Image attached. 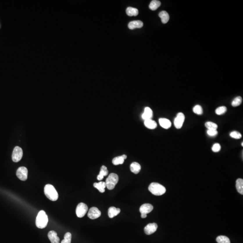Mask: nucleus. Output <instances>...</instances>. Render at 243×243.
<instances>
[{
    "label": "nucleus",
    "mask_w": 243,
    "mask_h": 243,
    "mask_svg": "<svg viewBox=\"0 0 243 243\" xmlns=\"http://www.w3.org/2000/svg\"><path fill=\"white\" fill-rule=\"evenodd\" d=\"M48 218L47 215L43 210L38 212L36 220V226L40 229H43L47 226Z\"/></svg>",
    "instance_id": "obj_1"
},
{
    "label": "nucleus",
    "mask_w": 243,
    "mask_h": 243,
    "mask_svg": "<svg viewBox=\"0 0 243 243\" xmlns=\"http://www.w3.org/2000/svg\"><path fill=\"white\" fill-rule=\"evenodd\" d=\"M44 193L48 199L52 201H55L58 199V194L54 186L51 184H47L44 187Z\"/></svg>",
    "instance_id": "obj_2"
},
{
    "label": "nucleus",
    "mask_w": 243,
    "mask_h": 243,
    "mask_svg": "<svg viewBox=\"0 0 243 243\" xmlns=\"http://www.w3.org/2000/svg\"><path fill=\"white\" fill-rule=\"evenodd\" d=\"M149 190L153 195L160 196L164 194L166 191L165 187L156 182H153L149 185Z\"/></svg>",
    "instance_id": "obj_3"
},
{
    "label": "nucleus",
    "mask_w": 243,
    "mask_h": 243,
    "mask_svg": "<svg viewBox=\"0 0 243 243\" xmlns=\"http://www.w3.org/2000/svg\"><path fill=\"white\" fill-rule=\"evenodd\" d=\"M119 176L116 174L111 173L109 175L106 180V187L109 190H112L115 188V186L119 181Z\"/></svg>",
    "instance_id": "obj_4"
},
{
    "label": "nucleus",
    "mask_w": 243,
    "mask_h": 243,
    "mask_svg": "<svg viewBox=\"0 0 243 243\" xmlns=\"http://www.w3.org/2000/svg\"><path fill=\"white\" fill-rule=\"evenodd\" d=\"M88 207L85 203H79L76 208V213L78 217L79 218L83 217L87 212Z\"/></svg>",
    "instance_id": "obj_5"
},
{
    "label": "nucleus",
    "mask_w": 243,
    "mask_h": 243,
    "mask_svg": "<svg viewBox=\"0 0 243 243\" xmlns=\"http://www.w3.org/2000/svg\"><path fill=\"white\" fill-rule=\"evenodd\" d=\"M23 155V150L19 146L15 147L12 153V160L14 162H19L21 160Z\"/></svg>",
    "instance_id": "obj_6"
},
{
    "label": "nucleus",
    "mask_w": 243,
    "mask_h": 243,
    "mask_svg": "<svg viewBox=\"0 0 243 243\" xmlns=\"http://www.w3.org/2000/svg\"><path fill=\"white\" fill-rule=\"evenodd\" d=\"M185 119V116L183 113L180 112L177 114L174 121L175 127L176 128L180 129L182 128Z\"/></svg>",
    "instance_id": "obj_7"
},
{
    "label": "nucleus",
    "mask_w": 243,
    "mask_h": 243,
    "mask_svg": "<svg viewBox=\"0 0 243 243\" xmlns=\"http://www.w3.org/2000/svg\"><path fill=\"white\" fill-rule=\"evenodd\" d=\"M28 171L26 167H21L17 169L16 175L20 180L24 181L28 178Z\"/></svg>",
    "instance_id": "obj_8"
},
{
    "label": "nucleus",
    "mask_w": 243,
    "mask_h": 243,
    "mask_svg": "<svg viewBox=\"0 0 243 243\" xmlns=\"http://www.w3.org/2000/svg\"><path fill=\"white\" fill-rule=\"evenodd\" d=\"M101 215V212L98 208L96 207H92L89 210L88 212V217L91 219H95L100 217Z\"/></svg>",
    "instance_id": "obj_9"
},
{
    "label": "nucleus",
    "mask_w": 243,
    "mask_h": 243,
    "mask_svg": "<svg viewBox=\"0 0 243 243\" xmlns=\"http://www.w3.org/2000/svg\"><path fill=\"white\" fill-rule=\"evenodd\" d=\"M158 228L157 224L156 223H149L144 227V233L147 235H150L155 233Z\"/></svg>",
    "instance_id": "obj_10"
},
{
    "label": "nucleus",
    "mask_w": 243,
    "mask_h": 243,
    "mask_svg": "<svg viewBox=\"0 0 243 243\" xmlns=\"http://www.w3.org/2000/svg\"><path fill=\"white\" fill-rule=\"evenodd\" d=\"M152 205L149 203H144L142 204L140 208V212L141 214H147L150 213L153 210Z\"/></svg>",
    "instance_id": "obj_11"
},
{
    "label": "nucleus",
    "mask_w": 243,
    "mask_h": 243,
    "mask_svg": "<svg viewBox=\"0 0 243 243\" xmlns=\"http://www.w3.org/2000/svg\"><path fill=\"white\" fill-rule=\"evenodd\" d=\"M153 116V113L151 108L148 107H146L144 108V112L142 115V118L143 119L146 120L152 119Z\"/></svg>",
    "instance_id": "obj_12"
},
{
    "label": "nucleus",
    "mask_w": 243,
    "mask_h": 243,
    "mask_svg": "<svg viewBox=\"0 0 243 243\" xmlns=\"http://www.w3.org/2000/svg\"><path fill=\"white\" fill-rule=\"evenodd\" d=\"M48 237L51 243H60V238L57 234L54 231H51L48 233Z\"/></svg>",
    "instance_id": "obj_13"
},
{
    "label": "nucleus",
    "mask_w": 243,
    "mask_h": 243,
    "mask_svg": "<svg viewBox=\"0 0 243 243\" xmlns=\"http://www.w3.org/2000/svg\"><path fill=\"white\" fill-rule=\"evenodd\" d=\"M143 26V23L140 20H136L130 22L128 25L129 28L134 29L137 28H141Z\"/></svg>",
    "instance_id": "obj_14"
},
{
    "label": "nucleus",
    "mask_w": 243,
    "mask_h": 243,
    "mask_svg": "<svg viewBox=\"0 0 243 243\" xmlns=\"http://www.w3.org/2000/svg\"><path fill=\"white\" fill-rule=\"evenodd\" d=\"M159 123L160 125L163 128L167 129L169 128L171 126V123L170 121L168 119H165V118H160L159 119Z\"/></svg>",
    "instance_id": "obj_15"
},
{
    "label": "nucleus",
    "mask_w": 243,
    "mask_h": 243,
    "mask_svg": "<svg viewBox=\"0 0 243 243\" xmlns=\"http://www.w3.org/2000/svg\"><path fill=\"white\" fill-rule=\"evenodd\" d=\"M127 158V156L126 155H123L122 156L115 158L112 160V162H113V165H122L124 163L125 160Z\"/></svg>",
    "instance_id": "obj_16"
},
{
    "label": "nucleus",
    "mask_w": 243,
    "mask_h": 243,
    "mask_svg": "<svg viewBox=\"0 0 243 243\" xmlns=\"http://www.w3.org/2000/svg\"><path fill=\"white\" fill-rule=\"evenodd\" d=\"M108 172H109V171H108L106 167L104 165L102 166L101 167L100 173L97 177L98 180L101 181L104 178V176H107L108 175Z\"/></svg>",
    "instance_id": "obj_17"
},
{
    "label": "nucleus",
    "mask_w": 243,
    "mask_h": 243,
    "mask_svg": "<svg viewBox=\"0 0 243 243\" xmlns=\"http://www.w3.org/2000/svg\"><path fill=\"white\" fill-rule=\"evenodd\" d=\"M120 211L119 208H116L115 207H111L108 210V215L110 218H112L118 215Z\"/></svg>",
    "instance_id": "obj_18"
},
{
    "label": "nucleus",
    "mask_w": 243,
    "mask_h": 243,
    "mask_svg": "<svg viewBox=\"0 0 243 243\" xmlns=\"http://www.w3.org/2000/svg\"><path fill=\"white\" fill-rule=\"evenodd\" d=\"M144 124L147 128L149 129H154L157 127V124L156 122L153 120L152 119L144 120Z\"/></svg>",
    "instance_id": "obj_19"
},
{
    "label": "nucleus",
    "mask_w": 243,
    "mask_h": 243,
    "mask_svg": "<svg viewBox=\"0 0 243 243\" xmlns=\"http://www.w3.org/2000/svg\"><path fill=\"white\" fill-rule=\"evenodd\" d=\"M130 170L132 172L135 174H138L141 170V166L139 163L133 162L131 165Z\"/></svg>",
    "instance_id": "obj_20"
},
{
    "label": "nucleus",
    "mask_w": 243,
    "mask_h": 243,
    "mask_svg": "<svg viewBox=\"0 0 243 243\" xmlns=\"http://www.w3.org/2000/svg\"><path fill=\"white\" fill-rule=\"evenodd\" d=\"M94 187L97 188L101 193L105 192V188L106 187V182L100 181L98 183H94Z\"/></svg>",
    "instance_id": "obj_21"
},
{
    "label": "nucleus",
    "mask_w": 243,
    "mask_h": 243,
    "mask_svg": "<svg viewBox=\"0 0 243 243\" xmlns=\"http://www.w3.org/2000/svg\"><path fill=\"white\" fill-rule=\"evenodd\" d=\"M159 17L161 18L163 24H166L169 20V15L166 11H162L159 14Z\"/></svg>",
    "instance_id": "obj_22"
},
{
    "label": "nucleus",
    "mask_w": 243,
    "mask_h": 243,
    "mask_svg": "<svg viewBox=\"0 0 243 243\" xmlns=\"http://www.w3.org/2000/svg\"><path fill=\"white\" fill-rule=\"evenodd\" d=\"M126 13L127 15L129 16H136L138 15V10L136 8L132 7H128L126 9Z\"/></svg>",
    "instance_id": "obj_23"
},
{
    "label": "nucleus",
    "mask_w": 243,
    "mask_h": 243,
    "mask_svg": "<svg viewBox=\"0 0 243 243\" xmlns=\"http://www.w3.org/2000/svg\"><path fill=\"white\" fill-rule=\"evenodd\" d=\"M236 188L240 194H243V180L239 178L236 181Z\"/></svg>",
    "instance_id": "obj_24"
},
{
    "label": "nucleus",
    "mask_w": 243,
    "mask_h": 243,
    "mask_svg": "<svg viewBox=\"0 0 243 243\" xmlns=\"http://www.w3.org/2000/svg\"><path fill=\"white\" fill-rule=\"evenodd\" d=\"M160 1L157 0H153L149 4V8L151 10H155L160 7Z\"/></svg>",
    "instance_id": "obj_25"
},
{
    "label": "nucleus",
    "mask_w": 243,
    "mask_h": 243,
    "mask_svg": "<svg viewBox=\"0 0 243 243\" xmlns=\"http://www.w3.org/2000/svg\"><path fill=\"white\" fill-rule=\"evenodd\" d=\"M205 126L208 128V130H217L218 126L215 123H213L212 122H207L205 123Z\"/></svg>",
    "instance_id": "obj_26"
},
{
    "label": "nucleus",
    "mask_w": 243,
    "mask_h": 243,
    "mask_svg": "<svg viewBox=\"0 0 243 243\" xmlns=\"http://www.w3.org/2000/svg\"><path fill=\"white\" fill-rule=\"evenodd\" d=\"M216 241L218 243H231L229 239L224 235L218 236L217 238Z\"/></svg>",
    "instance_id": "obj_27"
},
{
    "label": "nucleus",
    "mask_w": 243,
    "mask_h": 243,
    "mask_svg": "<svg viewBox=\"0 0 243 243\" xmlns=\"http://www.w3.org/2000/svg\"><path fill=\"white\" fill-rule=\"evenodd\" d=\"M242 102V97H237L233 100L231 103V105L233 107L238 106L241 105Z\"/></svg>",
    "instance_id": "obj_28"
},
{
    "label": "nucleus",
    "mask_w": 243,
    "mask_h": 243,
    "mask_svg": "<svg viewBox=\"0 0 243 243\" xmlns=\"http://www.w3.org/2000/svg\"><path fill=\"white\" fill-rule=\"evenodd\" d=\"M226 111H227V108L226 107L223 106L219 107L218 108H217L216 110L215 113L217 115H220L225 114Z\"/></svg>",
    "instance_id": "obj_29"
},
{
    "label": "nucleus",
    "mask_w": 243,
    "mask_h": 243,
    "mask_svg": "<svg viewBox=\"0 0 243 243\" xmlns=\"http://www.w3.org/2000/svg\"><path fill=\"white\" fill-rule=\"evenodd\" d=\"M72 235L69 232H67L64 236V239L61 241V243H71Z\"/></svg>",
    "instance_id": "obj_30"
},
{
    "label": "nucleus",
    "mask_w": 243,
    "mask_h": 243,
    "mask_svg": "<svg viewBox=\"0 0 243 243\" xmlns=\"http://www.w3.org/2000/svg\"><path fill=\"white\" fill-rule=\"evenodd\" d=\"M193 111L194 113L198 115H202L203 112L202 107L199 105H196L194 107Z\"/></svg>",
    "instance_id": "obj_31"
},
{
    "label": "nucleus",
    "mask_w": 243,
    "mask_h": 243,
    "mask_svg": "<svg viewBox=\"0 0 243 243\" xmlns=\"http://www.w3.org/2000/svg\"><path fill=\"white\" fill-rule=\"evenodd\" d=\"M230 135L231 137L236 139H239L242 137V135L239 132L237 131H233L230 134Z\"/></svg>",
    "instance_id": "obj_32"
},
{
    "label": "nucleus",
    "mask_w": 243,
    "mask_h": 243,
    "mask_svg": "<svg viewBox=\"0 0 243 243\" xmlns=\"http://www.w3.org/2000/svg\"><path fill=\"white\" fill-rule=\"evenodd\" d=\"M221 149V146L220 144L218 143H215L213 144L212 149V151L214 152H218L220 151Z\"/></svg>",
    "instance_id": "obj_33"
},
{
    "label": "nucleus",
    "mask_w": 243,
    "mask_h": 243,
    "mask_svg": "<svg viewBox=\"0 0 243 243\" xmlns=\"http://www.w3.org/2000/svg\"><path fill=\"white\" fill-rule=\"evenodd\" d=\"M207 133L208 135L210 137L216 136L218 133L217 130H208Z\"/></svg>",
    "instance_id": "obj_34"
},
{
    "label": "nucleus",
    "mask_w": 243,
    "mask_h": 243,
    "mask_svg": "<svg viewBox=\"0 0 243 243\" xmlns=\"http://www.w3.org/2000/svg\"><path fill=\"white\" fill-rule=\"evenodd\" d=\"M141 217L142 218H146L147 217V215L145 214H141Z\"/></svg>",
    "instance_id": "obj_35"
},
{
    "label": "nucleus",
    "mask_w": 243,
    "mask_h": 243,
    "mask_svg": "<svg viewBox=\"0 0 243 243\" xmlns=\"http://www.w3.org/2000/svg\"><path fill=\"white\" fill-rule=\"evenodd\" d=\"M243 142H242V144H242V146H243Z\"/></svg>",
    "instance_id": "obj_36"
}]
</instances>
